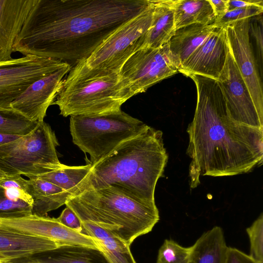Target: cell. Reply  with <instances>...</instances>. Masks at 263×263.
I'll return each mask as SVG.
<instances>
[{
  "label": "cell",
  "instance_id": "6da1fadb",
  "mask_svg": "<svg viewBox=\"0 0 263 263\" xmlns=\"http://www.w3.org/2000/svg\"><path fill=\"white\" fill-rule=\"evenodd\" d=\"M149 5L150 0H37L13 51L58 60L72 68Z\"/></svg>",
  "mask_w": 263,
  "mask_h": 263
},
{
  "label": "cell",
  "instance_id": "7a4b0ae2",
  "mask_svg": "<svg viewBox=\"0 0 263 263\" xmlns=\"http://www.w3.org/2000/svg\"><path fill=\"white\" fill-rule=\"evenodd\" d=\"M197 89V103L186 132L190 186L200 178L231 176L251 172L263 162V130L238 123L229 116L217 80L190 75Z\"/></svg>",
  "mask_w": 263,
  "mask_h": 263
},
{
  "label": "cell",
  "instance_id": "3957f363",
  "mask_svg": "<svg viewBox=\"0 0 263 263\" xmlns=\"http://www.w3.org/2000/svg\"><path fill=\"white\" fill-rule=\"evenodd\" d=\"M167 160L162 131L148 125L91 164L82 192L111 186L137 201L154 204L156 185Z\"/></svg>",
  "mask_w": 263,
  "mask_h": 263
},
{
  "label": "cell",
  "instance_id": "277c9868",
  "mask_svg": "<svg viewBox=\"0 0 263 263\" xmlns=\"http://www.w3.org/2000/svg\"><path fill=\"white\" fill-rule=\"evenodd\" d=\"M65 205L81 222L92 223L129 246L152 231L160 219L156 203L140 202L111 186L85 191Z\"/></svg>",
  "mask_w": 263,
  "mask_h": 263
},
{
  "label": "cell",
  "instance_id": "5b68a950",
  "mask_svg": "<svg viewBox=\"0 0 263 263\" xmlns=\"http://www.w3.org/2000/svg\"><path fill=\"white\" fill-rule=\"evenodd\" d=\"M134 96L120 72L91 68L84 61L71 68L52 105L65 117L99 115L120 110Z\"/></svg>",
  "mask_w": 263,
  "mask_h": 263
},
{
  "label": "cell",
  "instance_id": "8992f818",
  "mask_svg": "<svg viewBox=\"0 0 263 263\" xmlns=\"http://www.w3.org/2000/svg\"><path fill=\"white\" fill-rule=\"evenodd\" d=\"M147 126L121 109L103 114L72 116L69 124L73 143L89 155L91 164Z\"/></svg>",
  "mask_w": 263,
  "mask_h": 263
},
{
  "label": "cell",
  "instance_id": "52a82bcc",
  "mask_svg": "<svg viewBox=\"0 0 263 263\" xmlns=\"http://www.w3.org/2000/svg\"><path fill=\"white\" fill-rule=\"evenodd\" d=\"M54 132L44 121L30 133L0 145V169L8 176L27 178L61 168Z\"/></svg>",
  "mask_w": 263,
  "mask_h": 263
},
{
  "label": "cell",
  "instance_id": "ba28073f",
  "mask_svg": "<svg viewBox=\"0 0 263 263\" xmlns=\"http://www.w3.org/2000/svg\"><path fill=\"white\" fill-rule=\"evenodd\" d=\"M152 0L148 7L124 23L109 36L85 61L91 68L120 72L126 61L142 47L153 18Z\"/></svg>",
  "mask_w": 263,
  "mask_h": 263
},
{
  "label": "cell",
  "instance_id": "9c48e42d",
  "mask_svg": "<svg viewBox=\"0 0 263 263\" xmlns=\"http://www.w3.org/2000/svg\"><path fill=\"white\" fill-rule=\"evenodd\" d=\"M178 72L179 69L168 43L158 48L138 50L126 61L120 71L134 96Z\"/></svg>",
  "mask_w": 263,
  "mask_h": 263
},
{
  "label": "cell",
  "instance_id": "30bf717a",
  "mask_svg": "<svg viewBox=\"0 0 263 263\" xmlns=\"http://www.w3.org/2000/svg\"><path fill=\"white\" fill-rule=\"evenodd\" d=\"M67 64L34 55L0 62V108L11 103L31 84Z\"/></svg>",
  "mask_w": 263,
  "mask_h": 263
},
{
  "label": "cell",
  "instance_id": "8fae6325",
  "mask_svg": "<svg viewBox=\"0 0 263 263\" xmlns=\"http://www.w3.org/2000/svg\"><path fill=\"white\" fill-rule=\"evenodd\" d=\"M217 80L230 117L238 123L263 130V117L256 108L229 47L225 65Z\"/></svg>",
  "mask_w": 263,
  "mask_h": 263
},
{
  "label": "cell",
  "instance_id": "7c38bea8",
  "mask_svg": "<svg viewBox=\"0 0 263 263\" xmlns=\"http://www.w3.org/2000/svg\"><path fill=\"white\" fill-rule=\"evenodd\" d=\"M250 19L230 23L226 27L231 54L258 114L263 117L262 83L250 37Z\"/></svg>",
  "mask_w": 263,
  "mask_h": 263
},
{
  "label": "cell",
  "instance_id": "4fadbf2b",
  "mask_svg": "<svg viewBox=\"0 0 263 263\" xmlns=\"http://www.w3.org/2000/svg\"><path fill=\"white\" fill-rule=\"evenodd\" d=\"M0 228L49 239L61 246H80L100 250L98 243L93 238L66 227L57 218L46 216L31 214L17 218L0 219Z\"/></svg>",
  "mask_w": 263,
  "mask_h": 263
},
{
  "label": "cell",
  "instance_id": "5bb4252c",
  "mask_svg": "<svg viewBox=\"0 0 263 263\" xmlns=\"http://www.w3.org/2000/svg\"><path fill=\"white\" fill-rule=\"evenodd\" d=\"M71 68L67 64L36 80L11 103V108L31 121H43Z\"/></svg>",
  "mask_w": 263,
  "mask_h": 263
},
{
  "label": "cell",
  "instance_id": "9a60e30c",
  "mask_svg": "<svg viewBox=\"0 0 263 263\" xmlns=\"http://www.w3.org/2000/svg\"><path fill=\"white\" fill-rule=\"evenodd\" d=\"M229 45L226 27L215 28L186 61L180 72L217 80L225 65Z\"/></svg>",
  "mask_w": 263,
  "mask_h": 263
},
{
  "label": "cell",
  "instance_id": "2e32d148",
  "mask_svg": "<svg viewBox=\"0 0 263 263\" xmlns=\"http://www.w3.org/2000/svg\"><path fill=\"white\" fill-rule=\"evenodd\" d=\"M37 0H0V62L12 59L14 42Z\"/></svg>",
  "mask_w": 263,
  "mask_h": 263
},
{
  "label": "cell",
  "instance_id": "e0dca14e",
  "mask_svg": "<svg viewBox=\"0 0 263 263\" xmlns=\"http://www.w3.org/2000/svg\"><path fill=\"white\" fill-rule=\"evenodd\" d=\"M53 241L0 228V263L29 257L60 247Z\"/></svg>",
  "mask_w": 263,
  "mask_h": 263
},
{
  "label": "cell",
  "instance_id": "ac0fdd59",
  "mask_svg": "<svg viewBox=\"0 0 263 263\" xmlns=\"http://www.w3.org/2000/svg\"><path fill=\"white\" fill-rule=\"evenodd\" d=\"M215 27L214 24H193L175 30L168 43L179 72L186 61Z\"/></svg>",
  "mask_w": 263,
  "mask_h": 263
},
{
  "label": "cell",
  "instance_id": "d6986e66",
  "mask_svg": "<svg viewBox=\"0 0 263 263\" xmlns=\"http://www.w3.org/2000/svg\"><path fill=\"white\" fill-rule=\"evenodd\" d=\"M26 191L33 200L32 214L45 216L65 204L71 196L61 188L42 179H26Z\"/></svg>",
  "mask_w": 263,
  "mask_h": 263
},
{
  "label": "cell",
  "instance_id": "ffe728a7",
  "mask_svg": "<svg viewBox=\"0 0 263 263\" xmlns=\"http://www.w3.org/2000/svg\"><path fill=\"white\" fill-rule=\"evenodd\" d=\"M153 11L151 26L141 48H158L168 43L175 32L172 0H152Z\"/></svg>",
  "mask_w": 263,
  "mask_h": 263
},
{
  "label": "cell",
  "instance_id": "44dd1931",
  "mask_svg": "<svg viewBox=\"0 0 263 263\" xmlns=\"http://www.w3.org/2000/svg\"><path fill=\"white\" fill-rule=\"evenodd\" d=\"M228 250L222 228L215 226L191 246L190 263H226Z\"/></svg>",
  "mask_w": 263,
  "mask_h": 263
},
{
  "label": "cell",
  "instance_id": "7402d4cb",
  "mask_svg": "<svg viewBox=\"0 0 263 263\" xmlns=\"http://www.w3.org/2000/svg\"><path fill=\"white\" fill-rule=\"evenodd\" d=\"M82 233L96 239L110 263H137L130 246L106 230L89 222H81Z\"/></svg>",
  "mask_w": 263,
  "mask_h": 263
},
{
  "label": "cell",
  "instance_id": "603a6c76",
  "mask_svg": "<svg viewBox=\"0 0 263 263\" xmlns=\"http://www.w3.org/2000/svg\"><path fill=\"white\" fill-rule=\"evenodd\" d=\"M175 29L193 24H214L216 18L209 0H172Z\"/></svg>",
  "mask_w": 263,
  "mask_h": 263
},
{
  "label": "cell",
  "instance_id": "cb8c5ba5",
  "mask_svg": "<svg viewBox=\"0 0 263 263\" xmlns=\"http://www.w3.org/2000/svg\"><path fill=\"white\" fill-rule=\"evenodd\" d=\"M40 263H110L100 250L80 246H62L40 254Z\"/></svg>",
  "mask_w": 263,
  "mask_h": 263
},
{
  "label": "cell",
  "instance_id": "d4e9b609",
  "mask_svg": "<svg viewBox=\"0 0 263 263\" xmlns=\"http://www.w3.org/2000/svg\"><path fill=\"white\" fill-rule=\"evenodd\" d=\"M90 168V163L81 166H68L63 164L58 170L30 177H35L51 182L63 189L71 197L82 192Z\"/></svg>",
  "mask_w": 263,
  "mask_h": 263
},
{
  "label": "cell",
  "instance_id": "484cf974",
  "mask_svg": "<svg viewBox=\"0 0 263 263\" xmlns=\"http://www.w3.org/2000/svg\"><path fill=\"white\" fill-rule=\"evenodd\" d=\"M38 123L28 119L12 108H0V134L24 136L32 132Z\"/></svg>",
  "mask_w": 263,
  "mask_h": 263
},
{
  "label": "cell",
  "instance_id": "4316f807",
  "mask_svg": "<svg viewBox=\"0 0 263 263\" xmlns=\"http://www.w3.org/2000/svg\"><path fill=\"white\" fill-rule=\"evenodd\" d=\"M191 247H183L165 239L159 249L156 263H190Z\"/></svg>",
  "mask_w": 263,
  "mask_h": 263
},
{
  "label": "cell",
  "instance_id": "83f0119b",
  "mask_svg": "<svg viewBox=\"0 0 263 263\" xmlns=\"http://www.w3.org/2000/svg\"><path fill=\"white\" fill-rule=\"evenodd\" d=\"M32 214V204L9 198L0 185V219H13Z\"/></svg>",
  "mask_w": 263,
  "mask_h": 263
},
{
  "label": "cell",
  "instance_id": "f1b7e54d",
  "mask_svg": "<svg viewBox=\"0 0 263 263\" xmlns=\"http://www.w3.org/2000/svg\"><path fill=\"white\" fill-rule=\"evenodd\" d=\"M250 250L249 255L255 260L263 263V214L261 213L246 229Z\"/></svg>",
  "mask_w": 263,
  "mask_h": 263
},
{
  "label": "cell",
  "instance_id": "f546056e",
  "mask_svg": "<svg viewBox=\"0 0 263 263\" xmlns=\"http://www.w3.org/2000/svg\"><path fill=\"white\" fill-rule=\"evenodd\" d=\"M262 12L263 5L237 8L227 11L221 17L216 19L214 24L218 27H226L230 23L262 14Z\"/></svg>",
  "mask_w": 263,
  "mask_h": 263
},
{
  "label": "cell",
  "instance_id": "4dcf8cb0",
  "mask_svg": "<svg viewBox=\"0 0 263 263\" xmlns=\"http://www.w3.org/2000/svg\"><path fill=\"white\" fill-rule=\"evenodd\" d=\"M250 19L249 34L253 37L255 42L257 58L256 61L262 77L263 60V21L262 14L253 17Z\"/></svg>",
  "mask_w": 263,
  "mask_h": 263
},
{
  "label": "cell",
  "instance_id": "1f68e13d",
  "mask_svg": "<svg viewBox=\"0 0 263 263\" xmlns=\"http://www.w3.org/2000/svg\"><path fill=\"white\" fill-rule=\"evenodd\" d=\"M57 219L66 227L78 232H82L83 228L81 221L69 208L66 206L57 218Z\"/></svg>",
  "mask_w": 263,
  "mask_h": 263
},
{
  "label": "cell",
  "instance_id": "d6a6232c",
  "mask_svg": "<svg viewBox=\"0 0 263 263\" xmlns=\"http://www.w3.org/2000/svg\"><path fill=\"white\" fill-rule=\"evenodd\" d=\"M226 263H259L240 250L228 247Z\"/></svg>",
  "mask_w": 263,
  "mask_h": 263
},
{
  "label": "cell",
  "instance_id": "836d02e7",
  "mask_svg": "<svg viewBox=\"0 0 263 263\" xmlns=\"http://www.w3.org/2000/svg\"><path fill=\"white\" fill-rule=\"evenodd\" d=\"M262 5H263V1L262 0H228V10L230 11L237 8Z\"/></svg>",
  "mask_w": 263,
  "mask_h": 263
},
{
  "label": "cell",
  "instance_id": "e575fe53",
  "mask_svg": "<svg viewBox=\"0 0 263 263\" xmlns=\"http://www.w3.org/2000/svg\"><path fill=\"white\" fill-rule=\"evenodd\" d=\"M209 1L216 15V20L221 17L228 11V0H209Z\"/></svg>",
  "mask_w": 263,
  "mask_h": 263
},
{
  "label": "cell",
  "instance_id": "d590c367",
  "mask_svg": "<svg viewBox=\"0 0 263 263\" xmlns=\"http://www.w3.org/2000/svg\"><path fill=\"white\" fill-rule=\"evenodd\" d=\"M21 136H22L8 135L0 134V145L15 140Z\"/></svg>",
  "mask_w": 263,
  "mask_h": 263
},
{
  "label": "cell",
  "instance_id": "8d00e7d4",
  "mask_svg": "<svg viewBox=\"0 0 263 263\" xmlns=\"http://www.w3.org/2000/svg\"><path fill=\"white\" fill-rule=\"evenodd\" d=\"M8 176L0 169V182Z\"/></svg>",
  "mask_w": 263,
  "mask_h": 263
},
{
  "label": "cell",
  "instance_id": "74e56055",
  "mask_svg": "<svg viewBox=\"0 0 263 263\" xmlns=\"http://www.w3.org/2000/svg\"><path fill=\"white\" fill-rule=\"evenodd\" d=\"M27 263H40V262H37V261H36L35 260H33L32 261L28 262H27Z\"/></svg>",
  "mask_w": 263,
  "mask_h": 263
}]
</instances>
